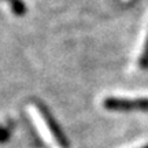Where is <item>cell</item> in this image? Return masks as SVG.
Here are the masks:
<instances>
[{
  "mask_svg": "<svg viewBox=\"0 0 148 148\" xmlns=\"http://www.w3.org/2000/svg\"><path fill=\"white\" fill-rule=\"evenodd\" d=\"M27 111H29V114H30V118H32V121H33V123H34V126H36L38 134L41 136L42 141L47 144L49 148H62V145L56 141V137H55V134H53L52 129L48 126L45 118L42 116L41 111L34 106H29Z\"/></svg>",
  "mask_w": 148,
  "mask_h": 148,
  "instance_id": "1",
  "label": "cell"
},
{
  "mask_svg": "<svg viewBox=\"0 0 148 148\" xmlns=\"http://www.w3.org/2000/svg\"><path fill=\"white\" fill-rule=\"evenodd\" d=\"M103 104L108 110L116 111H132V110H148V97H137V99H129V97H116L110 96L104 99Z\"/></svg>",
  "mask_w": 148,
  "mask_h": 148,
  "instance_id": "2",
  "label": "cell"
},
{
  "mask_svg": "<svg viewBox=\"0 0 148 148\" xmlns=\"http://www.w3.org/2000/svg\"><path fill=\"white\" fill-rule=\"evenodd\" d=\"M138 66H140V69H148V33L145 37V41L143 44L141 53L138 56Z\"/></svg>",
  "mask_w": 148,
  "mask_h": 148,
  "instance_id": "3",
  "label": "cell"
},
{
  "mask_svg": "<svg viewBox=\"0 0 148 148\" xmlns=\"http://www.w3.org/2000/svg\"><path fill=\"white\" fill-rule=\"evenodd\" d=\"M134 148H148V144L147 145H141V147H134Z\"/></svg>",
  "mask_w": 148,
  "mask_h": 148,
  "instance_id": "4",
  "label": "cell"
}]
</instances>
